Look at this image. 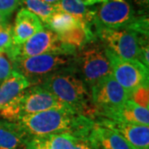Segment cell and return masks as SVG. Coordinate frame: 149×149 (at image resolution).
<instances>
[{
  "instance_id": "17",
  "label": "cell",
  "mask_w": 149,
  "mask_h": 149,
  "mask_svg": "<svg viewBox=\"0 0 149 149\" xmlns=\"http://www.w3.org/2000/svg\"><path fill=\"white\" fill-rule=\"evenodd\" d=\"M29 85V81L22 74L13 70L0 85V109L19 95Z\"/></svg>"
},
{
  "instance_id": "32",
  "label": "cell",
  "mask_w": 149,
  "mask_h": 149,
  "mask_svg": "<svg viewBox=\"0 0 149 149\" xmlns=\"http://www.w3.org/2000/svg\"><path fill=\"white\" fill-rule=\"evenodd\" d=\"M8 15H6L4 13H0V25L4 23V22H7V19H8Z\"/></svg>"
},
{
  "instance_id": "2",
  "label": "cell",
  "mask_w": 149,
  "mask_h": 149,
  "mask_svg": "<svg viewBox=\"0 0 149 149\" xmlns=\"http://www.w3.org/2000/svg\"><path fill=\"white\" fill-rule=\"evenodd\" d=\"M42 86L76 113L95 121L96 108L91 101L86 84L74 65L55 71L43 80Z\"/></svg>"
},
{
  "instance_id": "16",
  "label": "cell",
  "mask_w": 149,
  "mask_h": 149,
  "mask_svg": "<svg viewBox=\"0 0 149 149\" xmlns=\"http://www.w3.org/2000/svg\"><path fill=\"white\" fill-rule=\"evenodd\" d=\"M75 139L67 133L32 137L26 149H75Z\"/></svg>"
},
{
  "instance_id": "19",
  "label": "cell",
  "mask_w": 149,
  "mask_h": 149,
  "mask_svg": "<svg viewBox=\"0 0 149 149\" xmlns=\"http://www.w3.org/2000/svg\"><path fill=\"white\" fill-rule=\"evenodd\" d=\"M56 12H63L76 17L81 22L93 25L94 11L89 10L84 0H61L54 4Z\"/></svg>"
},
{
  "instance_id": "11",
  "label": "cell",
  "mask_w": 149,
  "mask_h": 149,
  "mask_svg": "<svg viewBox=\"0 0 149 149\" xmlns=\"http://www.w3.org/2000/svg\"><path fill=\"white\" fill-rule=\"evenodd\" d=\"M95 123L111 129L125 139L133 149H149V127L98 118Z\"/></svg>"
},
{
  "instance_id": "33",
  "label": "cell",
  "mask_w": 149,
  "mask_h": 149,
  "mask_svg": "<svg viewBox=\"0 0 149 149\" xmlns=\"http://www.w3.org/2000/svg\"><path fill=\"white\" fill-rule=\"evenodd\" d=\"M43 1L46 2V3H47L49 4H56L58 2H60L61 0H43Z\"/></svg>"
},
{
  "instance_id": "18",
  "label": "cell",
  "mask_w": 149,
  "mask_h": 149,
  "mask_svg": "<svg viewBox=\"0 0 149 149\" xmlns=\"http://www.w3.org/2000/svg\"><path fill=\"white\" fill-rule=\"evenodd\" d=\"M88 139L95 141L104 149H133L121 135L95 123Z\"/></svg>"
},
{
  "instance_id": "30",
  "label": "cell",
  "mask_w": 149,
  "mask_h": 149,
  "mask_svg": "<svg viewBox=\"0 0 149 149\" xmlns=\"http://www.w3.org/2000/svg\"><path fill=\"white\" fill-rule=\"evenodd\" d=\"M108 0H84V3L85 6H92L95 5L96 3H104Z\"/></svg>"
},
{
  "instance_id": "12",
  "label": "cell",
  "mask_w": 149,
  "mask_h": 149,
  "mask_svg": "<svg viewBox=\"0 0 149 149\" xmlns=\"http://www.w3.org/2000/svg\"><path fill=\"white\" fill-rule=\"evenodd\" d=\"M98 118H104L118 122L148 126L149 110L130 100H127L121 106L99 112L95 119Z\"/></svg>"
},
{
  "instance_id": "22",
  "label": "cell",
  "mask_w": 149,
  "mask_h": 149,
  "mask_svg": "<svg viewBox=\"0 0 149 149\" xmlns=\"http://www.w3.org/2000/svg\"><path fill=\"white\" fill-rule=\"evenodd\" d=\"M0 116L6 121L17 123L21 117V94L0 109Z\"/></svg>"
},
{
  "instance_id": "25",
  "label": "cell",
  "mask_w": 149,
  "mask_h": 149,
  "mask_svg": "<svg viewBox=\"0 0 149 149\" xmlns=\"http://www.w3.org/2000/svg\"><path fill=\"white\" fill-rule=\"evenodd\" d=\"M13 46V27L4 22L0 25V52H6Z\"/></svg>"
},
{
  "instance_id": "7",
  "label": "cell",
  "mask_w": 149,
  "mask_h": 149,
  "mask_svg": "<svg viewBox=\"0 0 149 149\" xmlns=\"http://www.w3.org/2000/svg\"><path fill=\"white\" fill-rule=\"evenodd\" d=\"M5 52L13 61L17 59L35 56L43 54L65 55L59 41L57 33L50 29H42L21 45H13Z\"/></svg>"
},
{
  "instance_id": "1",
  "label": "cell",
  "mask_w": 149,
  "mask_h": 149,
  "mask_svg": "<svg viewBox=\"0 0 149 149\" xmlns=\"http://www.w3.org/2000/svg\"><path fill=\"white\" fill-rule=\"evenodd\" d=\"M27 135L32 137L67 133L76 139H88L95 122L62 105L37 113L22 116L17 121Z\"/></svg>"
},
{
  "instance_id": "29",
  "label": "cell",
  "mask_w": 149,
  "mask_h": 149,
  "mask_svg": "<svg viewBox=\"0 0 149 149\" xmlns=\"http://www.w3.org/2000/svg\"><path fill=\"white\" fill-rule=\"evenodd\" d=\"M133 1L142 9H143L144 11L146 10V9L148 10L149 6V0H133Z\"/></svg>"
},
{
  "instance_id": "14",
  "label": "cell",
  "mask_w": 149,
  "mask_h": 149,
  "mask_svg": "<svg viewBox=\"0 0 149 149\" xmlns=\"http://www.w3.org/2000/svg\"><path fill=\"white\" fill-rule=\"evenodd\" d=\"M42 29V22L37 15L27 8H22L17 14L13 27V44L21 45Z\"/></svg>"
},
{
  "instance_id": "34",
  "label": "cell",
  "mask_w": 149,
  "mask_h": 149,
  "mask_svg": "<svg viewBox=\"0 0 149 149\" xmlns=\"http://www.w3.org/2000/svg\"><path fill=\"white\" fill-rule=\"evenodd\" d=\"M1 52H0V53H1Z\"/></svg>"
},
{
  "instance_id": "3",
  "label": "cell",
  "mask_w": 149,
  "mask_h": 149,
  "mask_svg": "<svg viewBox=\"0 0 149 149\" xmlns=\"http://www.w3.org/2000/svg\"><path fill=\"white\" fill-rule=\"evenodd\" d=\"M74 56L61 54H43L17 59L13 61V70L22 74L30 85H40L47 76L59 70L73 66Z\"/></svg>"
},
{
  "instance_id": "15",
  "label": "cell",
  "mask_w": 149,
  "mask_h": 149,
  "mask_svg": "<svg viewBox=\"0 0 149 149\" xmlns=\"http://www.w3.org/2000/svg\"><path fill=\"white\" fill-rule=\"evenodd\" d=\"M30 139L18 123L0 121V149H26Z\"/></svg>"
},
{
  "instance_id": "24",
  "label": "cell",
  "mask_w": 149,
  "mask_h": 149,
  "mask_svg": "<svg viewBox=\"0 0 149 149\" xmlns=\"http://www.w3.org/2000/svg\"><path fill=\"white\" fill-rule=\"evenodd\" d=\"M148 17L143 13L135 17L134 19L131 22V23L124 29L135 32L139 36L148 37Z\"/></svg>"
},
{
  "instance_id": "6",
  "label": "cell",
  "mask_w": 149,
  "mask_h": 149,
  "mask_svg": "<svg viewBox=\"0 0 149 149\" xmlns=\"http://www.w3.org/2000/svg\"><path fill=\"white\" fill-rule=\"evenodd\" d=\"M112 74L128 95L139 85L148 83V68L136 60L124 59L104 47Z\"/></svg>"
},
{
  "instance_id": "10",
  "label": "cell",
  "mask_w": 149,
  "mask_h": 149,
  "mask_svg": "<svg viewBox=\"0 0 149 149\" xmlns=\"http://www.w3.org/2000/svg\"><path fill=\"white\" fill-rule=\"evenodd\" d=\"M62 105L64 104L42 85H33L21 93V117Z\"/></svg>"
},
{
  "instance_id": "5",
  "label": "cell",
  "mask_w": 149,
  "mask_h": 149,
  "mask_svg": "<svg viewBox=\"0 0 149 149\" xmlns=\"http://www.w3.org/2000/svg\"><path fill=\"white\" fill-rule=\"evenodd\" d=\"M96 35L105 47L124 59L141 62V44L148 42V37L139 36L127 29H112L95 26Z\"/></svg>"
},
{
  "instance_id": "26",
  "label": "cell",
  "mask_w": 149,
  "mask_h": 149,
  "mask_svg": "<svg viewBox=\"0 0 149 149\" xmlns=\"http://www.w3.org/2000/svg\"><path fill=\"white\" fill-rule=\"evenodd\" d=\"M13 70V61L5 52L0 53V83L7 79Z\"/></svg>"
},
{
  "instance_id": "4",
  "label": "cell",
  "mask_w": 149,
  "mask_h": 149,
  "mask_svg": "<svg viewBox=\"0 0 149 149\" xmlns=\"http://www.w3.org/2000/svg\"><path fill=\"white\" fill-rule=\"evenodd\" d=\"M74 66L80 78L90 87L103 77L112 74L105 49L95 41L85 45L76 54Z\"/></svg>"
},
{
  "instance_id": "27",
  "label": "cell",
  "mask_w": 149,
  "mask_h": 149,
  "mask_svg": "<svg viewBox=\"0 0 149 149\" xmlns=\"http://www.w3.org/2000/svg\"><path fill=\"white\" fill-rule=\"evenodd\" d=\"M21 0H0V13L9 16L20 4Z\"/></svg>"
},
{
  "instance_id": "23",
  "label": "cell",
  "mask_w": 149,
  "mask_h": 149,
  "mask_svg": "<svg viewBox=\"0 0 149 149\" xmlns=\"http://www.w3.org/2000/svg\"><path fill=\"white\" fill-rule=\"evenodd\" d=\"M128 100L132 101L139 106L149 108V85L148 83L139 85L128 95Z\"/></svg>"
},
{
  "instance_id": "21",
  "label": "cell",
  "mask_w": 149,
  "mask_h": 149,
  "mask_svg": "<svg viewBox=\"0 0 149 149\" xmlns=\"http://www.w3.org/2000/svg\"><path fill=\"white\" fill-rule=\"evenodd\" d=\"M23 3L27 8V10L37 15L45 25L47 23L51 16L56 12L54 4H49L43 0H23Z\"/></svg>"
},
{
  "instance_id": "20",
  "label": "cell",
  "mask_w": 149,
  "mask_h": 149,
  "mask_svg": "<svg viewBox=\"0 0 149 149\" xmlns=\"http://www.w3.org/2000/svg\"><path fill=\"white\" fill-rule=\"evenodd\" d=\"M81 22L69 13L55 12L49 18L46 26L56 33H61L80 25Z\"/></svg>"
},
{
  "instance_id": "9",
  "label": "cell",
  "mask_w": 149,
  "mask_h": 149,
  "mask_svg": "<svg viewBox=\"0 0 149 149\" xmlns=\"http://www.w3.org/2000/svg\"><path fill=\"white\" fill-rule=\"evenodd\" d=\"M91 101L95 106L97 113L121 106L128 100V93L112 74L103 77L91 86Z\"/></svg>"
},
{
  "instance_id": "8",
  "label": "cell",
  "mask_w": 149,
  "mask_h": 149,
  "mask_svg": "<svg viewBox=\"0 0 149 149\" xmlns=\"http://www.w3.org/2000/svg\"><path fill=\"white\" fill-rule=\"evenodd\" d=\"M136 17L133 7L126 0H108L94 10L95 26L124 29Z\"/></svg>"
},
{
  "instance_id": "13",
  "label": "cell",
  "mask_w": 149,
  "mask_h": 149,
  "mask_svg": "<svg viewBox=\"0 0 149 149\" xmlns=\"http://www.w3.org/2000/svg\"><path fill=\"white\" fill-rule=\"evenodd\" d=\"M91 24L80 22V25L61 33H57L65 55L75 56L76 54L88 43L96 40Z\"/></svg>"
},
{
  "instance_id": "31",
  "label": "cell",
  "mask_w": 149,
  "mask_h": 149,
  "mask_svg": "<svg viewBox=\"0 0 149 149\" xmlns=\"http://www.w3.org/2000/svg\"><path fill=\"white\" fill-rule=\"evenodd\" d=\"M89 140V139H88ZM90 142V144H91V149H104V148H102L101 146L99 143H97L96 142L93 141V140H89Z\"/></svg>"
},
{
  "instance_id": "28",
  "label": "cell",
  "mask_w": 149,
  "mask_h": 149,
  "mask_svg": "<svg viewBox=\"0 0 149 149\" xmlns=\"http://www.w3.org/2000/svg\"><path fill=\"white\" fill-rule=\"evenodd\" d=\"M75 149H91V144L88 139H75Z\"/></svg>"
}]
</instances>
